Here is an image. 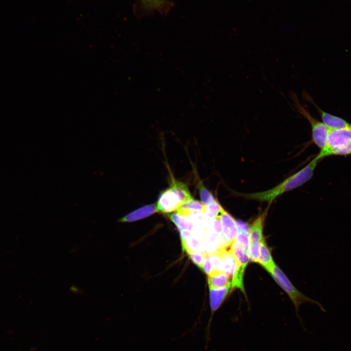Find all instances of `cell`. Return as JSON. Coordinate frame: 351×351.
Listing matches in <instances>:
<instances>
[{
  "instance_id": "obj_1",
  "label": "cell",
  "mask_w": 351,
  "mask_h": 351,
  "mask_svg": "<svg viewBox=\"0 0 351 351\" xmlns=\"http://www.w3.org/2000/svg\"><path fill=\"white\" fill-rule=\"evenodd\" d=\"M319 161L320 160L315 157L302 169L269 190L253 193H237L236 195L246 199L271 204L278 196L308 181L312 177Z\"/></svg>"
},
{
  "instance_id": "obj_2",
  "label": "cell",
  "mask_w": 351,
  "mask_h": 351,
  "mask_svg": "<svg viewBox=\"0 0 351 351\" xmlns=\"http://www.w3.org/2000/svg\"><path fill=\"white\" fill-rule=\"evenodd\" d=\"M192 199L187 186L173 180L171 186L159 195L156 206L158 212L168 214L176 211L185 202Z\"/></svg>"
},
{
  "instance_id": "obj_3",
  "label": "cell",
  "mask_w": 351,
  "mask_h": 351,
  "mask_svg": "<svg viewBox=\"0 0 351 351\" xmlns=\"http://www.w3.org/2000/svg\"><path fill=\"white\" fill-rule=\"evenodd\" d=\"M295 109L309 122L312 130V142L320 150L325 145L329 129L322 122L311 115L309 111L302 105L296 95L293 92L290 94Z\"/></svg>"
},
{
  "instance_id": "obj_4",
  "label": "cell",
  "mask_w": 351,
  "mask_h": 351,
  "mask_svg": "<svg viewBox=\"0 0 351 351\" xmlns=\"http://www.w3.org/2000/svg\"><path fill=\"white\" fill-rule=\"evenodd\" d=\"M230 249L237 265L236 271L231 279V289H239L245 293L243 276L250 259L249 251L241 246L235 239L231 245Z\"/></svg>"
},
{
  "instance_id": "obj_5",
  "label": "cell",
  "mask_w": 351,
  "mask_h": 351,
  "mask_svg": "<svg viewBox=\"0 0 351 351\" xmlns=\"http://www.w3.org/2000/svg\"><path fill=\"white\" fill-rule=\"evenodd\" d=\"M269 273L275 282L288 294L293 302L297 313L298 312L299 306L302 303L306 302L316 303L298 291L276 265L274 266Z\"/></svg>"
},
{
  "instance_id": "obj_6",
  "label": "cell",
  "mask_w": 351,
  "mask_h": 351,
  "mask_svg": "<svg viewBox=\"0 0 351 351\" xmlns=\"http://www.w3.org/2000/svg\"><path fill=\"white\" fill-rule=\"evenodd\" d=\"M267 213L268 208L249 226V257L253 262L258 263L260 243L263 237V230Z\"/></svg>"
},
{
  "instance_id": "obj_7",
  "label": "cell",
  "mask_w": 351,
  "mask_h": 351,
  "mask_svg": "<svg viewBox=\"0 0 351 351\" xmlns=\"http://www.w3.org/2000/svg\"><path fill=\"white\" fill-rule=\"evenodd\" d=\"M303 98L315 107L321 117L322 122L329 130L344 128L351 126V124L343 118L327 113L320 108L315 103L312 97L305 91L303 93Z\"/></svg>"
},
{
  "instance_id": "obj_8",
  "label": "cell",
  "mask_w": 351,
  "mask_h": 351,
  "mask_svg": "<svg viewBox=\"0 0 351 351\" xmlns=\"http://www.w3.org/2000/svg\"><path fill=\"white\" fill-rule=\"evenodd\" d=\"M220 219L225 245L226 247H230L237 234L236 220L223 207L220 213Z\"/></svg>"
},
{
  "instance_id": "obj_9",
  "label": "cell",
  "mask_w": 351,
  "mask_h": 351,
  "mask_svg": "<svg viewBox=\"0 0 351 351\" xmlns=\"http://www.w3.org/2000/svg\"><path fill=\"white\" fill-rule=\"evenodd\" d=\"M351 142V126L329 130L326 142L320 150L338 147Z\"/></svg>"
},
{
  "instance_id": "obj_10",
  "label": "cell",
  "mask_w": 351,
  "mask_h": 351,
  "mask_svg": "<svg viewBox=\"0 0 351 351\" xmlns=\"http://www.w3.org/2000/svg\"><path fill=\"white\" fill-rule=\"evenodd\" d=\"M156 204H150L139 208L126 214L117 221L119 222H132L148 217L158 212Z\"/></svg>"
},
{
  "instance_id": "obj_11",
  "label": "cell",
  "mask_w": 351,
  "mask_h": 351,
  "mask_svg": "<svg viewBox=\"0 0 351 351\" xmlns=\"http://www.w3.org/2000/svg\"><path fill=\"white\" fill-rule=\"evenodd\" d=\"M218 253L221 261L220 271L226 273L232 279L236 271L237 265L230 247H224Z\"/></svg>"
},
{
  "instance_id": "obj_12",
  "label": "cell",
  "mask_w": 351,
  "mask_h": 351,
  "mask_svg": "<svg viewBox=\"0 0 351 351\" xmlns=\"http://www.w3.org/2000/svg\"><path fill=\"white\" fill-rule=\"evenodd\" d=\"M231 289V284L220 288H210V307L212 316L219 308Z\"/></svg>"
},
{
  "instance_id": "obj_13",
  "label": "cell",
  "mask_w": 351,
  "mask_h": 351,
  "mask_svg": "<svg viewBox=\"0 0 351 351\" xmlns=\"http://www.w3.org/2000/svg\"><path fill=\"white\" fill-rule=\"evenodd\" d=\"M258 263L269 273L276 265L273 259L264 236L260 243Z\"/></svg>"
},
{
  "instance_id": "obj_14",
  "label": "cell",
  "mask_w": 351,
  "mask_h": 351,
  "mask_svg": "<svg viewBox=\"0 0 351 351\" xmlns=\"http://www.w3.org/2000/svg\"><path fill=\"white\" fill-rule=\"evenodd\" d=\"M208 276L209 288H220L231 284L230 277L223 272L214 271Z\"/></svg>"
},
{
  "instance_id": "obj_15",
  "label": "cell",
  "mask_w": 351,
  "mask_h": 351,
  "mask_svg": "<svg viewBox=\"0 0 351 351\" xmlns=\"http://www.w3.org/2000/svg\"><path fill=\"white\" fill-rule=\"evenodd\" d=\"M350 155H351V142L338 147L320 150L315 157L320 160L324 157L332 156H346Z\"/></svg>"
},
{
  "instance_id": "obj_16",
  "label": "cell",
  "mask_w": 351,
  "mask_h": 351,
  "mask_svg": "<svg viewBox=\"0 0 351 351\" xmlns=\"http://www.w3.org/2000/svg\"><path fill=\"white\" fill-rule=\"evenodd\" d=\"M237 231L235 240L243 248L249 251V226L247 223L236 221Z\"/></svg>"
},
{
  "instance_id": "obj_17",
  "label": "cell",
  "mask_w": 351,
  "mask_h": 351,
  "mask_svg": "<svg viewBox=\"0 0 351 351\" xmlns=\"http://www.w3.org/2000/svg\"><path fill=\"white\" fill-rule=\"evenodd\" d=\"M170 219L175 223L179 230L186 229L192 231L194 224L188 217L180 215L176 213L169 215Z\"/></svg>"
},
{
  "instance_id": "obj_18",
  "label": "cell",
  "mask_w": 351,
  "mask_h": 351,
  "mask_svg": "<svg viewBox=\"0 0 351 351\" xmlns=\"http://www.w3.org/2000/svg\"><path fill=\"white\" fill-rule=\"evenodd\" d=\"M141 1L145 8L160 12H165L168 5L165 0H141Z\"/></svg>"
},
{
  "instance_id": "obj_19",
  "label": "cell",
  "mask_w": 351,
  "mask_h": 351,
  "mask_svg": "<svg viewBox=\"0 0 351 351\" xmlns=\"http://www.w3.org/2000/svg\"><path fill=\"white\" fill-rule=\"evenodd\" d=\"M222 208V206L217 200H215L205 205L203 213L207 217L211 219H214L220 216Z\"/></svg>"
},
{
  "instance_id": "obj_20",
  "label": "cell",
  "mask_w": 351,
  "mask_h": 351,
  "mask_svg": "<svg viewBox=\"0 0 351 351\" xmlns=\"http://www.w3.org/2000/svg\"><path fill=\"white\" fill-rule=\"evenodd\" d=\"M182 245L183 250L188 254L193 252H201V243L194 236L186 242L182 243Z\"/></svg>"
},
{
  "instance_id": "obj_21",
  "label": "cell",
  "mask_w": 351,
  "mask_h": 351,
  "mask_svg": "<svg viewBox=\"0 0 351 351\" xmlns=\"http://www.w3.org/2000/svg\"><path fill=\"white\" fill-rule=\"evenodd\" d=\"M181 207L191 212H201L204 213L205 205L202 202L192 199L185 202Z\"/></svg>"
},
{
  "instance_id": "obj_22",
  "label": "cell",
  "mask_w": 351,
  "mask_h": 351,
  "mask_svg": "<svg viewBox=\"0 0 351 351\" xmlns=\"http://www.w3.org/2000/svg\"><path fill=\"white\" fill-rule=\"evenodd\" d=\"M199 192L201 202L204 205L216 200L212 193L202 184L199 186Z\"/></svg>"
},
{
  "instance_id": "obj_23",
  "label": "cell",
  "mask_w": 351,
  "mask_h": 351,
  "mask_svg": "<svg viewBox=\"0 0 351 351\" xmlns=\"http://www.w3.org/2000/svg\"><path fill=\"white\" fill-rule=\"evenodd\" d=\"M188 254L195 264L199 268L202 267V264L207 254L199 252H193Z\"/></svg>"
},
{
  "instance_id": "obj_24",
  "label": "cell",
  "mask_w": 351,
  "mask_h": 351,
  "mask_svg": "<svg viewBox=\"0 0 351 351\" xmlns=\"http://www.w3.org/2000/svg\"><path fill=\"white\" fill-rule=\"evenodd\" d=\"M214 271H221V258L218 252L210 255Z\"/></svg>"
},
{
  "instance_id": "obj_25",
  "label": "cell",
  "mask_w": 351,
  "mask_h": 351,
  "mask_svg": "<svg viewBox=\"0 0 351 351\" xmlns=\"http://www.w3.org/2000/svg\"><path fill=\"white\" fill-rule=\"evenodd\" d=\"M203 271L208 275L211 274L214 271L210 255L207 254L201 267Z\"/></svg>"
},
{
  "instance_id": "obj_26",
  "label": "cell",
  "mask_w": 351,
  "mask_h": 351,
  "mask_svg": "<svg viewBox=\"0 0 351 351\" xmlns=\"http://www.w3.org/2000/svg\"><path fill=\"white\" fill-rule=\"evenodd\" d=\"M180 234L182 243L186 242L194 236L191 231L186 229L180 230Z\"/></svg>"
}]
</instances>
